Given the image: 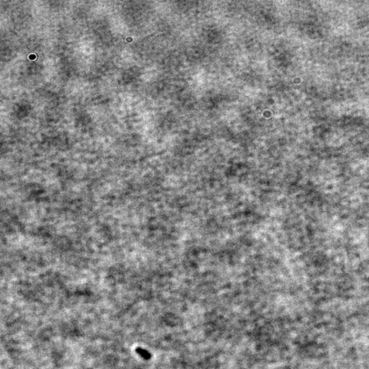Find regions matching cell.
Wrapping results in <instances>:
<instances>
[{"label": "cell", "mask_w": 369, "mask_h": 369, "mask_svg": "<svg viewBox=\"0 0 369 369\" xmlns=\"http://www.w3.org/2000/svg\"><path fill=\"white\" fill-rule=\"evenodd\" d=\"M136 353H138L139 356H140L141 357H142L144 359H149L151 358V354L145 349L139 348H139H137L136 349Z\"/></svg>", "instance_id": "obj_1"}]
</instances>
